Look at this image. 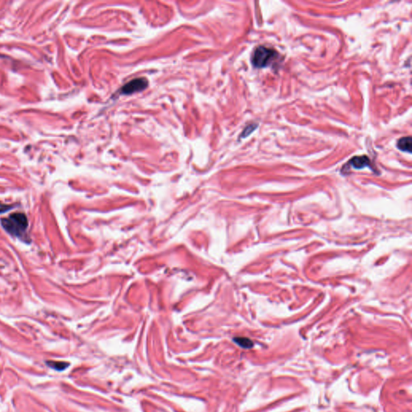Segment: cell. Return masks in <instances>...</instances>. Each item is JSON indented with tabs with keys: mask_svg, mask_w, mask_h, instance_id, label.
I'll use <instances>...</instances> for the list:
<instances>
[{
	"mask_svg": "<svg viewBox=\"0 0 412 412\" xmlns=\"http://www.w3.org/2000/svg\"><path fill=\"white\" fill-rule=\"evenodd\" d=\"M46 364L52 369L58 371H64L70 366V363H65V362H56V361H49V362H47Z\"/></svg>",
	"mask_w": 412,
	"mask_h": 412,
	"instance_id": "cell-7",
	"label": "cell"
},
{
	"mask_svg": "<svg viewBox=\"0 0 412 412\" xmlns=\"http://www.w3.org/2000/svg\"><path fill=\"white\" fill-rule=\"evenodd\" d=\"M14 208L12 205L2 204L0 203V214L6 213L7 211L11 210V208Z\"/></svg>",
	"mask_w": 412,
	"mask_h": 412,
	"instance_id": "cell-8",
	"label": "cell"
},
{
	"mask_svg": "<svg viewBox=\"0 0 412 412\" xmlns=\"http://www.w3.org/2000/svg\"><path fill=\"white\" fill-rule=\"evenodd\" d=\"M234 341L243 349H250L254 346L253 341L247 337H235Z\"/></svg>",
	"mask_w": 412,
	"mask_h": 412,
	"instance_id": "cell-6",
	"label": "cell"
},
{
	"mask_svg": "<svg viewBox=\"0 0 412 412\" xmlns=\"http://www.w3.org/2000/svg\"><path fill=\"white\" fill-rule=\"evenodd\" d=\"M255 127L256 125H249L248 127L246 128L244 132L243 133V135H243V137L247 136L248 135H249L255 129Z\"/></svg>",
	"mask_w": 412,
	"mask_h": 412,
	"instance_id": "cell-9",
	"label": "cell"
},
{
	"mask_svg": "<svg viewBox=\"0 0 412 412\" xmlns=\"http://www.w3.org/2000/svg\"><path fill=\"white\" fill-rule=\"evenodd\" d=\"M277 57V52L272 48L259 46L254 50L252 56V64L256 68L267 67Z\"/></svg>",
	"mask_w": 412,
	"mask_h": 412,
	"instance_id": "cell-2",
	"label": "cell"
},
{
	"mask_svg": "<svg viewBox=\"0 0 412 412\" xmlns=\"http://www.w3.org/2000/svg\"><path fill=\"white\" fill-rule=\"evenodd\" d=\"M148 80L146 79H135L126 83V85L122 87L120 93L123 94H131L136 92L142 91L148 87Z\"/></svg>",
	"mask_w": 412,
	"mask_h": 412,
	"instance_id": "cell-3",
	"label": "cell"
},
{
	"mask_svg": "<svg viewBox=\"0 0 412 412\" xmlns=\"http://www.w3.org/2000/svg\"><path fill=\"white\" fill-rule=\"evenodd\" d=\"M348 165L354 167L356 169H361V168H364L366 167H371V161L366 156L355 157L349 161Z\"/></svg>",
	"mask_w": 412,
	"mask_h": 412,
	"instance_id": "cell-4",
	"label": "cell"
},
{
	"mask_svg": "<svg viewBox=\"0 0 412 412\" xmlns=\"http://www.w3.org/2000/svg\"><path fill=\"white\" fill-rule=\"evenodd\" d=\"M397 147L403 152L411 153L412 152V137H404L399 139L397 143Z\"/></svg>",
	"mask_w": 412,
	"mask_h": 412,
	"instance_id": "cell-5",
	"label": "cell"
},
{
	"mask_svg": "<svg viewBox=\"0 0 412 412\" xmlns=\"http://www.w3.org/2000/svg\"><path fill=\"white\" fill-rule=\"evenodd\" d=\"M1 225L9 235L26 241V231L29 227V219L23 213H15L8 217L1 219Z\"/></svg>",
	"mask_w": 412,
	"mask_h": 412,
	"instance_id": "cell-1",
	"label": "cell"
}]
</instances>
